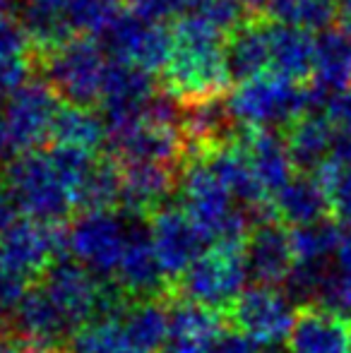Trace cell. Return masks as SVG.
I'll use <instances>...</instances> for the list:
<instances>
[{"mask_svg": "<svg viewBox=\"0 0 351 353\" xmlns=\"http://www.w3.org/2000/svg\"><path fill=\"white\" fill-rule=\"evenodd\" d=\"M43 58H46L43 61L46 82L56 89L63 101L87 108L101 103L108 58L99 39L75 37Z\"/></svg>", "mask_w": 351, "mask_h": 353, "instance_id": "cell-7", "label": "cell"}, {"mask_svg": "<svg viewBox=\"0 0 351 353\" xmlns=\"http://www.w3.org/2000/svg\"><path fill=\"white\" fill-rule=\"evenodd\" d=\"M207 353H263V349H258L253 339H248L243 332H239L236 327L229 325L212 341Z\"/></svg>", "mask_w": 351, "mask_h": 353, "instance_id": "cell-39", "label": "cell"}, {"mask_svg": "<svg viewBox=\"0 0 351 353\" xmlns=\"http://www.w3.org/2000/svg\"><path fill=\"white\" fill-rule=\"evenodd\" d=\"M132 219L116 212L80 214L68 226V255L99 279H113L130 236Z\"/></svg>", "mask_w": 351, "mask_h": 353, "instance_id": "cell-9", "label": "cell"}, {"mask_svg": "<svg viewBox=\"0 0 351 353\" xmlns=\"http://www.w3.org/2000/svg\"><path fill=\"white\" fill-rule=\"evenodd\" d=\"M10 8H12V0H0V17H5L10 12Z\"/></svg>", "mask_w": 351, "mask_h": 353, "instance_id": "cell-47", "label": "cell"}, {"mask_svg": "<svg viewBox=\"0 0 351 353\" xmlns=\"http://www.w3.org/2000/svg\"><path fill=\"white\" fill-rule=\"evenodd\" d=\"M245 245H212L188 267L169 298H185L226 312L245 291Z\"/></svg>", "mask_w": 351, "mask_h": 353, "instance_id": "cell-6", "label": "cell"}, {"mask_svg": "<svg viewBox=\"0 0 351 353\" xmlns=\"http://www.w3.org/2000/svg\"><path fill=\"white\" fill-rule=\"evenodd\" d=\"M10 322L14 334L29 346H66L72 334V327L41 281L27 288Z\"/></svg>", "mask_w": 351, "mask_h": 353, "instance_id": "cell-18", "label": "cell"}, {"mask_svg": "<svg viewBox=\"0 0 351 353\" xmlns=\"http://www.w3.org/2000/svg\"><path fill=\"white\" fill-rule=\"evenodd\" d=\"M3 183L17 210L43 223H61L75 212V195L53 152L19 154L5 166Z\"/></svg>", "mask_w": 351, "mask_h": 353, "instance_id": "cell-4", "label": "cell"}, {"mask_svg": "<svg viewBox=\"0 0 351 353\" xmlns=\"http://www.w3.org/2000/svg\"><path fill=\"white\" fill-rule=\"evenodd\" d=\"M169 301V341L190 346L207 353L210 344L229 327L226 312L185 298H166Z\"/></svg>", "mask_w": 351, "mask_h": 353, "instance_id": "cell-21", "label": "cell"}, {"mask_svg": "<svg viewBox=\"0 0 351 353\" xmlns=\"http://www.w3.org/2000/svg\"><path fill=\"white\" fill-rule=\"evenodd\" d=\"M185 14L202 19L217 32L229 37L231 32L248 22L250 10L243 0H188Z\"/></svg>", "mask_w": 351, "mask_h": 353, "instance_id": "cell-36", "label": "cell"}, {"mask_svg": "<svg viewBox=\"0 0 351 353\" xmlns=\"http://www.w3.org/2000/svg\"><path fill=\"white\" fill-rule=\"evenodd\" d=\"M265 17L270 22L286 27L305 29V32H328L337 19L334 0H272Z\"/></svg>", "mask_w": 351, "mask_h": 353, "instance_id": "cell-31", "label": "cell"}, {"mask_svg": "<svg viewBox=\"0 0 351 353\" xmlns=\"http://www.w3.org/2000/svg\"><path fill=\"white\" fill-rule=\"evenodd\" d=\"M51 140L58 147H72L97 154V149L106 147L108 128L103 116L94 108L63 103L61 111L56 113V121H53Z\"/></svg>", "mask_w": 351, "mask_h": 353, "instance_id": "cell-27", "label": "cell"}, {"mask_svg": "<svg viewBox=\"0 0 351 353\" xmlns=\"http://www.w3.org/2000/svg\"><path fill=\"white\" fill-rule=\"evenodd\" d=\"M101 46L111 53V61H123L147 72H164L174 53V29L164 22H152L140 14L126 12L103 34Z\"/></svg>", "mask_w": 351, "mask_h": 353, "instance_id": "cell-10", "label": "cell"}, {"mask_svg": "<svg viewBox=\"0 0 351 353\" xmlns=\"http://www.w3.org/2000/svg\"><path fill=\"white\" fill-rule=\"evenodd\" d=\"M108 157L118 163L128 161H154L174 166L185 157V140L181 128L157 125L150 121H137L135 125L108 135Z\"/></svg>", "mask_w": 351, "mask_h": 353, "instance_id": "cell-16", "label": "cell"}, {"mask_svg": "<svg viewBox=\"0 0 351 353\" xmlns=\"http://www.w3.org/2000/svg\"><path fill=\"white\" fill-rule=\"evenodd\" d=\"M123 12H126L123 0H72L68 5L66 19L75 37L101 39Z\"/></svg>", "mask_w": 351, "mask_h": 353, "instance_id": "cell-34", "label": "cell"}, {"mask_svg": "<svg viewBox=\"0 0 351 353\" xmlns=\"http://www.w3.org/2000/svg\"><path fill=\"white\" fill-rule=\"evenodd\" d=\"M121 325L130 344L140 353H161L169 339V301L154 298L130 303L123 312Z\"/></svg>", "mask_w": 351, "mask_h": 353, "instance_id": "cell-28", "label": "cell"}, {"mask_svg": "<svg viewBox=\"0 0 351 353\" xmlns=\"http://www.w3.org/2000/svg\"><path fill=\"white\" fill-rule=\"evenodd\" d=\"M161 353H166V351H161Z\"/></svg>", "mask_w": 351, "mask_h": 353, "instance_id": "cell-48", "label": "cell"}, {"mask_svg": "<svg viewBox=\"0 0 351 353\" xmlns=\"http://www.w3.org/2000/svg\"><path fill=\"white\" fill-rule=\"evenodd\" d=\"M66 353H140L126 336L118 317H101L70 334Z\"/></svg>", "mask_w": 351, "mask_h": 353, "instance_id": "cell-32", "label": "cell"}, {"mask_svg": "<svg viewBox=\"0 0 351 353\" xmlns=\"http://www.w3.org/2000/svg\"><path fill=\"white\" fill-rule=\"evenodd\" d=\"M29 48L34 46L22 19L10 14L0 17V94L5 97L29 82V74L34 70Z\"/></svg>", "mask_w": 351, "mask_h": 353, "instance_id": "cell-29", "label": "cell"}, {"mask_svg": "<svg viewBox=\"0 0 351 353\" xmlns=\"http://www.w3.org/2000/svg\"><path fill=\"white\" fill-rule=\"evenodd\" d=\"M291 248H294L296 262H325L332 252H337L342 231L332 216L323 221L294 226L289 231Z\"/></svg>", "mask_w": 351, "mask_h": 353, "instance_id": "cell-33", "label": "cell"}, {"mask_svg": "<svg viewBox=\"0 0 351 353\" xmlns=\"http://www.w3.org/2000/svg\"><path fill=\"white\" fill-rule=\"evenodd\" d=\"M123 197V171L116 159H97L85 181L75 192V210L87 212H116Z\"/></svg>", "mask_w": 351, "mask_h": 353, "instance_id": "cell-30", "label": "cell"}, {"mask_svg": "<svg viewBox=\"0 0 351 353\" xmlns=\"http://www.w3.org/2000/svg\"><path fill=\"white\" fill-rule=\"evenodd\" d=\"M330 197V212L339 226L351 228V163L330 157L313 173Z\"/></svg>", "mask_w": 351, "mask_h": 353, "instance_id": "cell-35", "label": "cell"}, {"mask_svg": "<svg viewBox=\"0 0 351 353\" xmlns=\"http://www.w3.org/2000/svg\"><path fill=\"white\" fill-rule=\"evenodd\" d=\"M239 142L263 190L274 197L294 178L291 173L296 168L286 140L277 130H243V135H239Z\"/></svg>", "mask_w": 351, "mask_h": 353, "instance_id": "cell-20", "label": "cell"}, {"mask_svg": "<svg viewBox=\"0 0 351 353\" xmlns=\"http://www.w3.org/2000/svg\"><path fill=\"white\" fill-rule=\"evenodd\" d=\"M245 267L258 286H281L296 267L289 231L277 219L250 226L245 238Z\"/></svg>", "mask_w": 351, "mask_h": 353, "instance_id": "cell-17", "label": "cell"}, {"mask_svg": "<svg viewBox=\"0 0 351 353\" xmlns=\"http://www.w3.org/2000/svg\"><path fill=\"white\" fill-rule=\"evenodd\" d=\"M29 344L12 332L8 320H0V353H27Z\"/></svg>", "mask_w": 351, "mask_h": 353, "instance_id": "cell-42", "label": "cell"}, {"mask_svg": "<svg viewBox=\"0 0 351 353\" xmlns=\"http://www.w3.org/2000/svg\"><path fill=\"white\" fill-rule=\"evenodd\" d=\"M27 353H66V346H29Z\"/></svg>", "mask_w": 351, "mask_h": 353, "instance_id": "cell-46", "label": "cell"}, {"mask_svg": "<svg viewBox=\"0 0 351 353\" xmlns=\"http://www.w3.org/2000/svg\"><path fill=\"white\" fill-rule=\"evenodd\" d=\"M310 87L323 101L351 87V37L342 29H328L318 37Z\"/></svg>", "mask_w": 351, "mask_h": 353, "instance_id": "cell-26", "label": "cell"}, {"mask_svg": "<svg viewBox=\"0 0 351 353\" xmlns=\"http://www.w3.org/2000/svg\"><path fill=\"white\" fill-rule=\"evenodd\" d=\"M296 310L291 298L277 286H250L226 310L229 325L260 346L281 344L289 336Z\"/></svg>", "mask_w": 351, "mask_h": 353, "instance_id": "cell-11", "label": "cell"}, {"mask_svg": "<svg viewBox=\"0 0 351 353\" xmlns=\"http://www.w3.org/2000/svg\"><path fill=\"white\" fill-rule=\"evenodd\" d=\"M14 219H17V205H14V200L10 197L5 183L0 181V231L8 228Z\"/></svg>", "mask_w": 351, "mask_h": 353, "instance_id": "cell-43", "label": "cell"}, {"mask_svg": "<svg viewBox=\"0 0 351 353\" xmlns=\"http://www.w3.org/2000/svg\"><path fill=\"white\" fill-rule=\"evenodd\" d=\"M29 286H32V283L27 279L0 270V320H8V322L12 320L14 307L22 301V296L27 293ZM10 325H12V322H10Z\"/></svg>", "mask_w": 351, "mask_h": 353, "instance_id": "cell-37", "label": "cell"}, {"mask_svg": "<svg viewBox=\"0 0 351 353\" xmlns=\"http://www.w3.org/2000/svg\"><path fill=\"white\" fill-rule=\"evenodd\" d=\"M231 121L243 130H277L289 128L301 116L323 111L325 101L310 84L294 82L281 74L265 72L260 77L236 84L224 99Z\"/></svg>", "mask_w": 351, "mask_h": 353, "instance_id": "cell-3", "label": "cell"}, {"mask_svg": "<svg viewBox=\"0 0 351 353\" xmlns=\"http://www.w3.org/2000/svg\"><path fill=\"white\" fill-rule=\"evenodd\" d=\"M113 281L118 283V288L126 293L130 303L171 296V283L166 281L159 260H157L150 228H140L137 219H132L130 223L128 245L121 265L113 274Z\"/></svg>", "mask_w": 351, "mask_h": 353, "instance_id": "cell-15", "label": "cell"}, {"mask_svg": "<svg viewBox=\"0 0 351 353\" xmlns=\"http://www.w3.org/2000/svg\"><path fill=\"white\" fill-rule=\"evenodd\" d=\"M226 37L192 14L178 17L174 27V53L164 68V87L183 106L219 99L229 89Z\"/></svg>", "mask_w": 351, "mask_h": 353, "instance_id": "cell-1", "label": "cell"}, {"mask_svg": "<svg viewBox=\"0 0 351 353\" xmlns=\"http://www.w3.org/2000/svg\"><path fill=\"white\" fill-rule=\"evenodd\" d=\"M61 97L48 82L29 79L5 99L0 118V161H12L19 154L34 152L51 137Z\"/></svg>", "mask_w": 351, "mask_h": 353, "instance_id": "cell-5", "label": "cell"}, {"mask_svg": "<svg viewBox=\"0 0 351 353\" xmlns=\"http://www.w3.org/2000/svg\"><path fill=\"white\" fill-rule=\"evenodd\" d=\"M272 210H274L277 221H284L289 226H305V223L332 216L328 192L313 173H301L291 178L272 197Z\"/></svg>", "mask_w": 351, "mask_h": 353, "instance_id": "cell-24", "label": "cell"}, {"mask_svg": "<svg viewBox=\"0 0 351 353\" xmlns=\"http://www.w3.org/2000/svg\"><path fill=\"white\" fill-rule=\"evenodd\" d=\"M334 8H337L339 29L351 37V0H334Z\"/></svg>", "mask_w": 351, "mask_h": 353, "instance_id": "cell-45", "label": "cell"}, {"mask_svg": "<svg viewBox=\"0 0 351 353\" xmlns=\"http://www.w3.org/2000/svg\"><path fill=\"white\" fill-rule=\"evenodd\" d=\"M226 70L231 82L241 84L245 79L260 77L272 70L270 58V34L267 22L263 19H248L243 27L226 37Z\"/></svg>", "mask_w": 351, "mask_h": 353, "instance_id": "cell-22", "label": "cell"}, {"mask_svg": "<svg viewBox=\"0 0 351 353\" xmlns=\"http://www.w3.org/2000/svg\"><path fill=\"white\" fill-rule=\"evenodd\" d=\"M337 262L344 272H351V231L342 233V241L337 248Z\"/></svg>", "mask_w": 351, "mask_h": 353, "instance_id": "cell-44", "label": "cell"}, {"mask_svg": "<svg viewBox=\"0 0 351 353\" xmlns=\"http://www.w3.org/2000/svg\"><path fill=\"white\" fill-rule=\"evenodd\" d=\"M289 147L291 161L301 173H315L334 152L337 130L325 118L323 111H313L301 116L289 125V135L284 137Z\"/></svg>", "mask_w": 351, "mask_h": 353, "instance_id": "cell-25", "label": "cell"}, {"mask_svg": "<svg viewBox=\"0 0 351 353\" xmlns=\"http://www.w3.org/2000/svg\"><path fill=\"white\" fill-rule=\"evenodd\" d=\"M325 305L337 307L344 315H351V272L334 276L332 286H330L328 296H325Z\"/></svg>", "mask_w": 351, "mask_h": 353, "instance_id": "cell-40", "label": "cell"}, {"mask_svg": "<svg viewBox=\"0 0 351 353\" xmlns=\"http://www.w3.org/2000/svg\"><path fill=\"white\" fill-rule=\"evenodd\" d=\"M147 221H150V238L157 260H159L166 281L174 288L188 272V267L202 255L205 238L190 221V216L181 210V205H164Z\"/></svg>", "mask_w": 351, "mask_h": 353, "instance_id": "cell-12", "label": "cell"}, {"mask_svg": "<svg viewBox=\"0 0 351 353\" xmlns=\"http://www.w3.org/2000/svg\"><path fill=\"white\" fill-rule=\"evenodd\" d=\"M157 92L159 89L152 72L123 61H108L101 92V116L106 121L108 135L142 121L147 103Z\"/></svg>", "mask_w": 351, "mask_h": 353, "instance_id": "cell-13", "label": "cell"}, {"mask_svg": "<svg viewBox=\"0 0 351 353\" xmlns=\"http://www.w3.org/2000/svg\"><path fill=\"white\" fill-rule=\"evenodd\" d=\"M123 197L121 207L130 219H150L166 205L171 190L178 188V176L169 163L128 161L121 163Z\"/></svg>", "mask_w": 351, "mask_h": 353, "instance_id": "cell-19", "label": "cell"}, {"mask_svg": "<svg viewBox=\"0 0 351 353\" xmlns=\"http://www.w3.org/2000/svg\"><path fill=\"white\" fill-rule=\"evenodd\" d=\"M178 200L181 210L212 245H245L253 226L248 212L231 205V192L214 176L210 163L202 157L185 161L178 176Z\"/></svg>", "mask_w": 351, "mask_h": 353, "instance_id": "cell-2", "label": "cell"}, {"mask_svg": "<svg viewBox=\"0 0 351 353\" xmlns=\"http://www.w3.org/2000/svg\"><path fill=\"white\" fill-rule=\"evenodd\" d=\"M323 113L332 128L337 132H347L351 135V87L344 89V92H337L325 101Z\"/></svg>", "mask_w": 351, "mask_h": 353, "instance_id": "cell-38", "label": "cell"}, {"mask_svg": "<svg viewBox=\"0 0 351 353\" xmlns=\"http://www.w3.org/2000/svg\"><path fill=\"white\" fill-rule=\"evenodd\" d=\"M289 353H351V317L325 303L296 307L289 336Z\"/></svg>", "mask_w": 351, "mask_h": 353, "instance_id": "cell-14", "label": "cell"}, {"mask_svg": "<svg viewBox=\"0 0 351 353\" xmlns=\"http://www.w3.org/2000/svg\"><path fill=\"white\" fill-rule=\"evenodd\" d=\"M70 3L72 0H22V14H46V17H63L66 19L68 5Z\"/></svg>", "mask_w": 351, "mask_h": 353, "instance_id": "cell-41", "label": "cell"}, {"mask_svg": "<svg viewBox=\"0 0 351 353\" xmlns=\"http://www.w3.org/2000/svg\"><path fill=\"white\" fill-rule=\"evenodd\" d=\"M68 255V228L17 216L0 231V270L29 283L43 279L58 257Z\"/></svg>", "mask_w": 351, "mask_h": 353, "instance_id": "cell-8", "label": "cell"}, {"mask_svg": "<svg viewBox=\"0 0 351 353\" xmlns=\"http://www.w3.org/2000/svg\"><path fill=\"white\" fill-rule=\"evenodd\" d=\"M270 34V58L274 74H281L294 82H303L313 74L318 37L305 29L286 27V24L267 22Z\"/></svg>", "mask_w": 351, "mask_h": 353, "instance_id": "cell-23", "label": "cell"}]
</instances>
